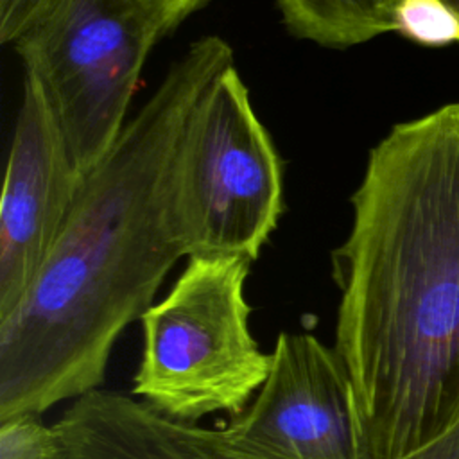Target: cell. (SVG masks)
Wrapping results in <instances>:
<instances>
[{"mask_svg": "<svg viewBox=\"0 0 459 459\" xmlns=\"http://www.w3.org/2000/svg\"><path fill=\"white\" fill-rule=\"evenodd\" d=\"M54 0H0V41L11 45Z\"/></svg>", "mask_w": 459, "mask_h": 459, "instance_id": "13", "label": "cell"}, {"mask_svg": "<svg viewBox=\"0 0 459 459\" xmlns=\"http://www.w3.org/2000/svg\"><path fill=\"white\" fill-rule=\"evenodd\" d=\"M454 13H455V16L459 18V0H443Z\"/></svg>", "mask_w": 459, "mask_h": 459, "instance_id": "14", "label": "cell"}, {"mask_svg": "<svg viewBox=\"0 0 459 459\" xmlns=\"http://www.w3.org/2000/svg\"><path fill=\"white\" fill-rule=\"evenodd\" d=\"M230 65L219 36L190 43L104 160L82 178L48 258L0 319V420L100 389L118 335L186 256L174 206L186 120Z\"/></svg>", "mask_w": 459, "mask_h": 459, "instance_id": "2", "label": "cell"}, {"mask_svg": "<svg viewBox=\"0 0 459 459\" xmlns=\"http://www.w3.org/2000/svg\"><path fill=\"white\" fill-rule=\"evenodd\" d=\"M0 459H68L65 443L54 427L38 414L0 420Z\"/></svg>", "mask_w": 459, "mask_h": 459, "instance_id": "10", "label": "cell"}, {"mask_svg": "<svg viewBox=\"0 0 459 459\" xmlns=\"http://www.w3.org/2000/svg\"><path fill=\"white\" fill-rule=\"evenodd\" d=\"M394 30L421 45L459 41V18L443 0H400Z\"/></svg>", "mask_w": 459, "mask_h": 459, "instance_id": "11", "label": "cell"}, {"mask_svg": "<svg viewBox=\"0 0 459 459\" xmlns=\"http://www.w3.org/2000/svg\"><path fill=\"white\" fill-rule=\"evenodd\" d=\"M163 38L197 11L204 0H131Z\"/></svg>", "mask_w": 459, "mask_h": 459, "instance_id": "12", "label": "cell"}, {"mask_svg": "<svg viewBox=\"0 0 459 459\" xmlns=\"http://www.w3.org/2000/svg\"><path fill=\"white\" fill-rule=\"evenodd\" d=\"M158 30L131 0H54L11 45L81 178L109 152Z\"/></svg>", "mask_w": 459, "mask_h": 459, "instance_id": "5", "label": "cell"}, {"mask_svg": "<svg viewBox=\"0 0 459 459\" xmlns=\"http://www.w3.org/2000/svg\"><path fill=\"white\" fill-rule=\"evenodd\" d=\"M221 425L264 459H364L348 373L337 351L307 332L278 333L264 385Z\"/></svg>", "mask_w": 459, "mask_h": 459, "instance_id": "6", "label": "cell"}, {"mask_svg": "<svg viewBox=\"0 0 459 459\" xmlns=\"http://www.w3.org/2000/svg\"><path fill=\"white\" fill-rule=\"evenodd\" d=\"M287 29L321 47L348 48L394 30L400 0H276Z\"/></svg>", "mask_w": 459, "mask_h": 459, "instance_id": "9", "label": "cell"}, {"mask_svg": "<svg viewBox=\"0 0 459 459\" xmlns=\"http://www.w3.org/2000/svg\"><path fill=\"white\" fill-rule=\"evenodd\" d=\"M81 183L39 84L25 74L0 201V319L48 258Z\"/></svg>", "mask_w": 459, "mask_h": 459, "instance_id": "7", "label": "cell"}, {"mask_svg": "<svg viewBox=\"0 0 459 459\" xmlns=\"http://www.w3.org/2000/svg\"><path fill=\"white\" fill-rule=\"evenodd\" d=\"M174 206L186 256L255 262L283 210L276 147L233 65L195 102L178 149Z\"/></svg>", "mask_w": 459, "mask_h": 459, "instance_id": "4", "label": "cell"}, {"mask_svg": "<svg viewBox=\"0 0 459 459\" xmlns=\"http://www.w3.org/2000/svg\"><path fill=\"white\" fill-rule=\"evenodd\" d=\"M333 251V350L364 459H405L459 423V102L369 151Z\"/></svg>", "mask_w": 459, "mask_h": 459, "instance_id": "1", "label": "cell"}, {"mask_svg": "<svg viewBox=\"0 0 459 459\" xmlns=\"http://www.w3.org/2000/svg\"><path fill=\"white\" fill-rule=\"evenodd\" d=\"M251 264L242 256L188 258L167 296L140 317L143 346L133 396L183 423L246 411L271 368V353L249 328Z\"/></svg>", "mask_w": 459, "mask_h": 459, "instance_id": "3", "label": "cell"}, {"mask_svg": "<svg viewBox=\"0 0 459 459\" xmlns=\"http://www.w3.org/2000/svg\"><path fill=\"white\" fill-rule=\"evenodd\" d=\"M54 429L68 459H264L235 443L221 423L176 421L106 389L74 400Z\"/></svg>", "mask_w": 459, "mask_h": 459, "instance_id": "8", "label": "cell"}]
</instances>
